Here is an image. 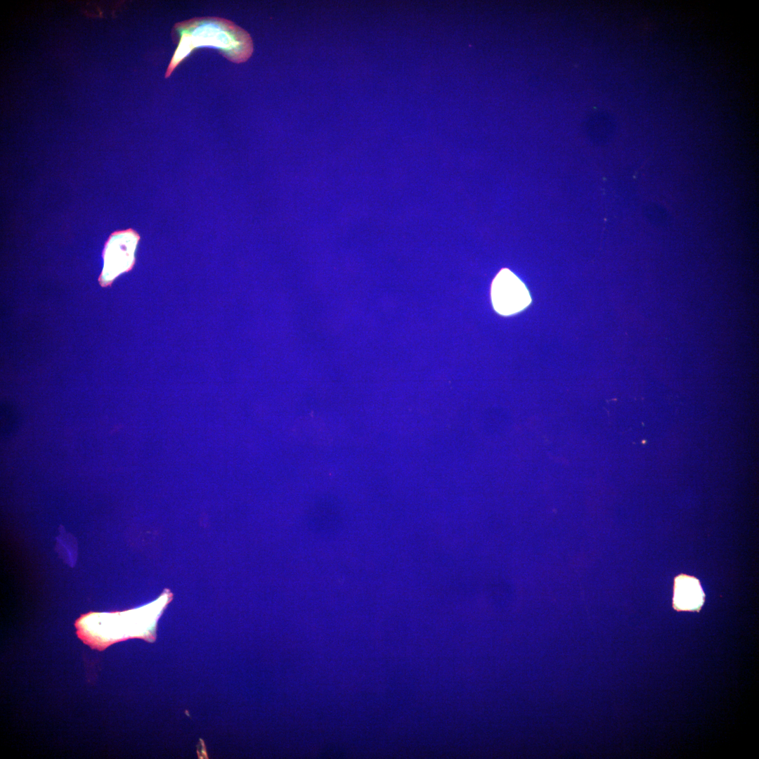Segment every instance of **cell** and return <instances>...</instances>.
I'll return each instance as SVG.
<instances>
[{
	"mask_svg": "<svg viewBox=\"0 0 759 759\" xmlns=\"http://www.w3.org/2000/svg\"><path fill=\"white\" fill-rule=\"evenodd\" d=\"M171 39L177 46L165 78L197 48H216L227 60L238 64L247 61L253 53L249 34L232 21L219 17L194 18L179 22L171 29Z\"/></svg>",
	"mask_w": 759,
	"mask_h": 759,
	"instance_id": "6da1fadb",
	"label": "cell"
},
{
	"mask_svg": "<svg viewBox=\"0 0 759 759\" xmlns=\"http://www.w3.org/2000/svg\"><path fill=\"white\" fill-rule=\"evenodd\" d=\"M138 235L131 229L111 235L103 253V269L99 280L103 286L110 285L119 274L131 268Z\"/></svg>",
	"mask_w": 759,
	"mask_h": 759,
	"instance_id": "7a4b0ae2",
	"label": "cell"
},
{
	"mask_svg": "<svg viewBox=\"0 0 759 759\" xmlns=\"http://www.w3.org/2000/svg\"><path fill=\"white\" fill-rule=\"evenodd\" d=\"M491 297L495 309L502 315L520 311L531 302L525 285L507 269H502L495 278Z\"/></svg>",
	"mask_w": 759,
	"mask_h": 759,
	"instance_id": "3957f363",
	"label": "cell"
},
{
	"mask_svg": "<svg viewBox=\"0 0 759 759\" xmlns=\"http://www.w3.org/2000/svg\"><path fill=\"white\" fill-rule=\"evenodd\" d=\"M704 593L699 581L694 577L680 575L675 578L673 606L678 611H699L703 602Z\"/></svg>",
	"mask_w": 759,
	"mask_h": 759,
	"instance_id": "277c9868",
	"label": "cell"
}]
</instances>
